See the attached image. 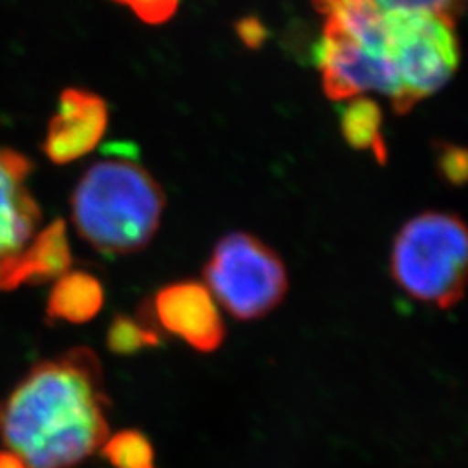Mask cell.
<instances>
[{
    "mask_svg": "<svg viewBox=\"0 0 468 468\" xmlns=\"http://www.w3.org/2000/svg\"><path fill=\"white\" fill-rule=\"evenodd\" d=\"M344 139L354 150L373 151L380 165L387 164V144L382 134V110L367 96L346 101L340 110Z\"/></svg>",
    "mask_w": 468,
    "mask_h": 468,
    "instance_id": "obj_10",
    "label": "cell"
},
{
    "mask_svg": "<svg viewBox=\"0 0 468 468\" xmlns=\"http://www.w3.org/2000/svg\"><path fill=\"white\" fill-rule=\"evenodd\" d=\"M71 266L67 226L63 218L50 222L34 236L30 245L2 269L0 290H16L21 284L48 283L58 280Z\"/></svg>",
    "mask_w": 468,
    "mask_h": 468,
    "instance_id": "obj_8",
    "label": "cell"
},
{
    "mask_svg": "<svg viewBox=\"0 0 468 468\" xmlns=\"http://www.w3.org/2000/svg\"><path fill=\"white\" fill-rule=\"evenodd\" d=\"M108 127V106L102 98L84 89H67L50 118L44 153L50 162L71 164L100 144Z\"/></svg>",
    "mask_w": 468,
    "mask_h": 468,
    "instance_id": "obj_6",
    "label": "cell"
},
{
    "mask_svg": "<svg viewBox=\"0 0 468 468\" xmlns=\"http://www.w3.org/2000/svg\"><path fill=\"white\" fill-rule=\"evenodd\" d=\"M134 11L148 25H162L176 15L179 0H115Z\"/></svg>",
    "mask_w": 468,
    "mask_h": 468,
    "instance_id": "obj_15",
    "label": "cell"
},
{
    "mask_svg": "<svg viewBox=\"0 0 468 468\" xmlns=\"http://www.w3.org/2000/svg\"><path fill=\"white\" fill-rule=\"evenodd\" d=\"M0 468H28V465L17 456L16 452L4 450L0 452Z\"/></svg>",
    "mask_w": 468,
    "mask_h": 468,
    "instance_id": "obj_17",
    "label": "cell"
},
{
    "mask_svg": "<svg viewBox=\"0 0 468 468\" xmlns=\"http://www.w3.org/2000/svg\"><path fill=\"white\" fill-rule=\"evenodd\" d=\"M346 4L367 5L377 13H398V11L432 13L437 16L446 17L452 23H456V19L465 9V0H314V5L323 15L334 7L346 5Z\"/></svg>",
    "mask_w": 468,
    "mask_h": 468,
    "instance_id": "obj_12",
    "label": "cell"
},
{
    "mask_svg": "<svg viewBox=\"0 0 468 468\" xmlns=\"http://www.w3.org/2000/svg\"><path fill=\"white\" fill-rule=\"evenodd\" d=\"M467 266V228L444 212H425L406 222L390 253V274L402 292L439 309L463 299Z\"/></svg>",
    "mask_w": 468,
    "mask_h": 468,
    "instance_id": "obj_3",
    "label": "cell"
},
{
    "mask_svg": "<svg viewBox=\"0 0 468 468\" xmlns=\"http://www.w3.org/2000/svg\"><path fill=\"white\" fill-rule=\"evenodd\" d=\"M100 452L113 468H156L154 448L141 431L125 429L108 435Z\"/></svg>",
    "mask_w": 468,
    "mask_h": 468,
    "instance_id": "obj_11",
    "label": "cell"
},
{
    "mask_svg": "<svg viewBox=\"0 0 468 468\" xmlns=\"http://www.w3.org/2000/svg\"><path fill=\"white\" fill-rule=\"evenodd\" d=\"M108 349L117 356H134L148 347H158L162 344V332L141 323L139 319L118 314L112 321L106 335Z\"/></svg>",
    "mask_w": 468,
    "mask_h": 468,
    "instance_id": "obj_13",
    "label": "cell"
},
{
    "mask_svg": "<svg viewBox=\"0 0 468 468\" xmlns=\"http://www.w3.org/2000/svg\"><path fill=\"white\" fill-rule=\"evenodd\" d=\"M139 321L158 332L179 336L195 351H218L226 338V326L216 299L198 282L164 286L153 302L143 305Z\"/></svg>",
    "mask_w": 468,
    "mask_h": 468,
    "instance_id": "obj_5",
    "label": "cell"
},
{
    "mask_svg": "<svg viewBox=\"0 0 468 468\" xmlns=\"http://www.w3.org/2000/svg\"><path fill=\"white\" fill-rule=\"evenodd\" d=\"M100 357L73 347L35 363L0 399V439L28 468H75L110 435Z\"/></svg>",
    "mask_w": 468,
    "mask_h": 468,
    "instance_id": "obj_1",
    "label": "cell"
},
{
    "mask_svg": "<svg viewBox=\"0 0 468 468\" xmlns=\"http://www.w3.org/2000/svg\"><path fill=\"white\" fill-rule=\"evenodd\" d=\"M164 208V189L146 168L127 158L94 164L71 195L77 231L92 249L110 255L148 247Z\"/></svg>",
    "mask_w": 468,
    "mask_h": 468,
    "instance_id": "obj_2",
    "label": "cell"
},
{
    "mask_svg": "<svg viewBox=\"0 0 468 468\" xmlns=\"http://www.w3.org/2000/svg\"><path fill=\"white\" fill-rule=\"evenodd\" d=\"M104 290L100 280L85 271H68L56 280L50 290L46 318L49 324L67 321L82 324L100 314Z\"/></svg>",
    "mask_w": 468,
    "mask_h": 468,
    "instance_id": "obj_9",
    "label": "cell"
},
{
    "mask_svg": "<svg viewBox=\"0 0 468 468\" xmlns=\"http://www.w3.org/2000/svg\"><path fill=\"white\" fill-rule=\"evenodd\" d=\"M437 167L441 177L450 185L456 187L465 185L468 176L467 150L450 143H441L437 146Z\"/></svg>",
    "mask_w": 468,
    "mask_h": 468,
    "instance_id": "obj_14",
    "label": "cell"
},
{
    "mask_svg": "<svg viewBox=\"0 0 468 468\" xmlns=\"http://www.w3.org/2000/svg\"><path fill=\"white\" fill-rule=\"evenodd\" d=\"M32 162L15 150H0V274L37 234L40 208L27 187Z\"/></svg>",
    "mask_w": 468,
    "mask_h": 468,
    "instance_id": "obj_7",
    "label": "cell"
},
{
    "mask_svg": "<svg viewBox=\"0 0 468 468\" xmlns=\"http://www.w3.org/2000/svg\"><path fill=\"white\" fill-rule=\"evenodd\" d=\"M234 30L249 49H261L264 46V42L268 40V28L257 17H243V19L236 21Z\"/></svg>",
    "mask_w": 468,
    "mask_h": 468,
    "instance_id": "obj_16",
    "label": "cell"
},
{
    "mask_svg": "<svg viewBox=\"0 0 468 468\" xmlns=\"http://www.w3.org/2000/svg\"><path fill=\"white\" fill-rule=\"evenodd\" d=\"M205 286L239 321L264 318L288 292L282 257L249 233L224 236L203 269Z\"/></svg>",
    "mask_w": 468,
    "mask_h": 468,
    "instance_id": "obj_4",
    "label": "cell"
}]
</instances>
